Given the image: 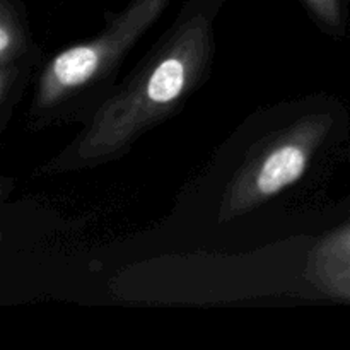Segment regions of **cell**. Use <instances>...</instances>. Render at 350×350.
<instances>
[{"label":"cell","instance_id":"6da1fadb","mask_svg":"<svg viewBox=\"0 0 350 350\" xmlns=\"http://www.w3.org/2000/svg\"><path fill=\"white\" fill-rule=\"evenodd\" d=\"M304 156L297 147H284L273 152L263 164L258 176V187L263 193H273L301 176Z\"/></svg>","mask_w":350,"mask_h":350},{"label":"cell","instance_id":"7a4b0ae2","mask_svg":"<svg viewBox=\"0 0 350 350\" xmlns=\"http://www.w3.org/2000/svg\"><path fill=\"white\" fill-rule=\"evenodd\" d=\"M98 67V53L91 48H74L55 60V77L65 85H77L88 81Z\"/></svg>","mask_w":350,"mask_h":350},{"label":"cell","instance_id":"3957f363","mask_svg":"<svg viewBox=\"0 0 350 350\" xmlns=\"http://www.w3.org/2000/svg\"><path fill=\"white\" fill-rule=\"evenodd\" d=\"M185 84V70L181 62L171 60L163 62L159 67L154 70L152 77L149 81V98L156 103H167L176 98L181 92Z\"/></svg>","mask_w":350,"mask_h":350},{"label":"cell","instance_id":"277c9868","mask_svg":"<svg viewBox=\"0 0 350 350\" xmlns=\"http://www.w3.org/2000/svg\"><path fill=\"white\" fill-rule=\"evenodd\" d=\"M7 43H9V36H7V31L2 27V29H0V50L5 51Z\"/></svg>","mask_w":350,"mask_h":350}]
</instances>
